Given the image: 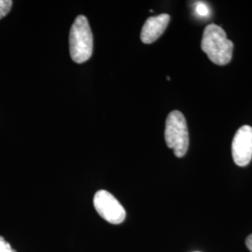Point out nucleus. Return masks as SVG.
I'll list each match as a JSON object with an SVG mask.
<instances>
[{"mask_svg": "<svg viewBox=\"0 0 252 252\" xmlns=\"http://www.w3.org/2000/svg\"><path fill=\"white\" fill-rule=\"evenodd\" d=\"M0 252H16V251H14L10 244L8 243L2 236H0Z\"/></svg>", "mask_w": 252, "mask_h": 252, "instance_id": "1a4fd4ad", "label": "nucleus"}, {"mask_svg": "<svg viewBox=\"0 0 252 252\" xmlns=\"http://www.w3.org/2000/svg\"><path fill=\"white\" fill-rule=\"evenodd\" d=\"M94 206L99 216L109 223L121 224L126 220V209L108 190L100 189L95 193Z\"/></svg>", "mask_w": 252, "mask_h": 252, "instance_id": "20e7f679", "label": "nucleus"}, {"mask_svg": "<svg viewBox=\"0 0 252 252\" xmlns=\"http://www.w3.org/2000/svg\"><path fill=\"white\" fill-rule=\"evenodd\" d=\"M164 138L167 147L174 150L177 157L185 156L189 149V132L186 119L179 110L172 111L167 116Z\"/></svg>", "mask_w": 252, "mask_h": 252, "instance_id": "7ed1b4c3", "label": "nucleus"}, {"mask_svg": "<svg viewBox=\"0 0 252 252\" xmlns=\"http://www.w3.org/2000/svg\"><path fill=\"white\" fill-rule=\"evenodd\" d=\"M246 246L250 250V252H252V234H250L247 239H246Z\"/></svg>", "mask_w": 252, "mask_h": 252, "instance_id": "9d476101", "label": "nucleus"}, {"mask_svg": "<svg viewBox=\"0 0 252 252\" xmlns=\"http://www.w3.org/2000/svg\"><path fill=\"white\" fill-rule=\"evenodd\" d=\"M201 48L209 60L218 65H224L232 60L234 44L227 38L222 27L208 25L203 34Z\"/></svg>", "mask_w": 252, "mask_h": 252, "instance_id": "f257e3e1", "label": "nucleus"}, {"mask_svg": "<svg viewBox=\"0 0 252 252\" xmlns=\"http://www.w3.org/2000/svg\"><path fill=\"white\" fill-rule=\"evenodd\" d=\"M170 22V15L162 13L160 15L150 17L142 27L140 38L145 44H151L162 36Z\"/></svg>", "mask_w": 252, "mask_h": 252, "instance_id": "423d86ee", "label": "nucleus"}, {"mask_svg": "<svg viewBox=\"0 0 252 252\" xmlns=\"http://www.w3.org/2000/svg\"><path fill=\"white\" fill-rule=\"evenodd\" d=\"M195 12L199 17H207L210 13V9L206 3L197 2L195 5Z\"/></svg>", "mask_w": 252, "mask_h": 252, "instance_id": "0eeeda50", "label": "nucleus"}, {"mask_svg": "<svg viewBox=\"0 0 252 252\" xmlns=\"http://www.w3.org/2000/svg\"><path fill=\"white\" fill-rule=\"evenodd\" d=\"M12 7V1L10 0H0V19L5 17Z\"/></svg>", "mask_w": 252, "mask_h": 252, "instance_id": "6e6552de", "label": "nucleus"}, {"mask_svg": "<svg viewBox=\"0 0 252 252\" xmlns=\"http://www.w3.org/2000/svg\"><path fill=\"white\" fill-rule=\"evenodd\" d=\"M94 50V37L87 18L78 16L69 34V52L75 63H82L90 59Z\"/></svg>", "mask_w": 252, "mask_h": 252, "instance_id": "f03ea898", "label": "nucleus"}, {"mask_svg": "<svg viewBox=\"0 0 252 252\" xmlns=\"http://www.w3.org/2000/svg\"><path fill=\"white\" fill-rule=\"evenodd\" d=\"M232 155L238 166H247L252 159V127H240L234 135L232 143Z\"/></svg>", "mask_w": 252, "mask_h": 252, "instance_id": "39448f33", "label": "nucleus"}]
</instances>
